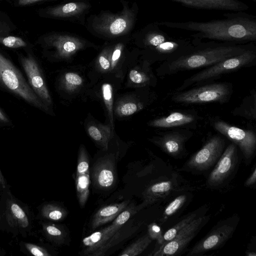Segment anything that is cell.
I'll list each match as a JSON object with an SVG mask.
<instances>
[{
  "instance_id": "cell-1",
  "label": "cell",
  "mask_w": 256,
  "mask_h": 256,
  "mask_svg": "<svg viewBox=\"0 0 256 256\" xmlns=\"http://www.w3.org/2000/svg\"><path fill=\"white\" fill-rule=\"evenodd\" d=\"M224 18L208 22H158L160 26L195 32L194 38L245 44L256 40V16L242 11L224 14Z\"/></svg>"
},
{
  "instance_id": "cell-2",
  "label": "cell",
  "mask_w": 256,
  "mask_h": 256,
  "mask_svg": "<svg viewBox=\"0 0 256 256\" xmlns=\"http://www.w3.org/2000/svg\"><path fill=\"white\" fill-rule=\"evenodd\" d=\"M250 46L251 44L214 40L202 43L201 40L194 38L188 48L170 64L169 70L176 72L214 65L240 54Z\"/></svg>"
},
{
  "instance_id": "cell-3",
  "label": "cell",
  "mask_w": 256,
  "mask_h": 256,
  "mask_svg": "<svg viewBox=\"0 0 256 256\" xmlns=\"http://www.w3.org/2000/svg\"><path fill=\"white\" fill-rule=\"evenodd\" d=\"M122 10L116 12L102 10L89 16L85 27L94 36L107 41L114 40L130 35L138 13V6L134 2L120 0Z\"/></svg>"
},
{
  "instance_id": "cell-4",
  "label": "cell",
  "mask_w": 256,
  "mask_h": 256,
  "mask_svg": "<svg viewBox=\"0 0 256 256\" xmlns=\"http://www.w3.org/2000/svg\"><path fill=\"white\" fill-rule=\"evenodd\" d=\"M158 22L148 24L130 34V40L139 48L152 55H178L190 44L186 38L170 36L162 30Z\"/></svg>"
},
{
  "instance_id": "cell-5",
  "label": "cell",
  "mask_w": 256,
  "mask_h": 256,
  "mask_svg": "<svg viewBox=\"0 0 256 256\" xmlns=\"http://www.w3.org/2000/svg\"><path fill=\"white\" fill-rule=\"evenodd\" d=\"M0 86L31 105L48 110L46 106L13 64L0 54Z\"/></svg>"
},
{
  "instance_id": "cell-6",
  "label": "cell",
  "mask_w": 256,
  "mask_h": 256,
  "mask_svg": "<svg viewBox=\"0 0 256 256\" xmlns=\"http://www.w3.org/2000/svg\"><path fill=\"white\" fill-rule=\"evenodd\" d=\"M239 221V216L234 214L218 222L206 235L190 248L187 256H198L220 248L232 237Z\"/></svg>"
},
{
  "instance_id": "cell-7",
  "label": "cell",
  "mask_w": 256,
  "mask_h": 256,
  "mask_svg": "<svg viewBox=\"0 0 256 256\" xmlns=\"http://www.w3.org/2000/svg\"><path fill=\"white\" fill-rule=\"evenodd\" d=\"M44 40L51 55L58 60H68L80 50L96 47L94 44L86 38L66 32H54L46 36Z\"/></svg>"
},
{
  "instance_id": "cell-8",
  "label": "cell",
  "mask_w": 256,
  "mask_h": 256,
  "mask_svg": "<svg viewBox=\"0 0 256 256\" xmlns=\"http://www.w3.org/2000/svg\"><path fill=\"white\" fill-rule=\"evenodd\" d=\"M224 145V140L221 137H212L178 170L200 174L210 170L220 157Z\"/></svg>"
},
{
  "instance_id": "cell-9",
  "label": "cell",
  "mask_w": 256,
  "mask_h": 256,
  "mask_svg": "<svg viewBox=\"0 0 256 256\" xmlns=\"http://www.w3.org/2000/svg\"><path fill=\"white\" fill-rule=\"evenodd\" d=\"M256 58V51L252 46L240 54L228 58L193 75L185 80L178 90H182L191 84L238 69L252 62Z\"/></svg>"
},
{
  "instance_id": "cell-10",
  "label": "cell",
  "mask_w": 256,
  "mask_h": 256,
  "mask_svg": "<svg viewBox=\"0 0 256 256\" xmlns=\"http://www.w3.org/2000/svg\"><path fill=\"white\" fill-rule=\"evenodd\" d=\"M210 215H204L195 218L181 230L172 240L158 246L149 255L169 256L180 254L210 220Z\"/></svg>"
},
{
  "instance_id": "cell-11",
  "label": "cell",
  "mask_w": 256,
  "mask_h": 256,
  "mask_svg": "<svg viewBox=\"0 0 256 256\" xmlns=\"http://www.w3.org/2000/svg\"><path fill=\"white\" fill-rule=\"evenodd\" d=\"M238 152L237 146L234 143L224 150L206 178V186L208 188L217 189L228 182L238 168Z\"/></svg>"
},
{
  "instance_id": "cell-12",
  "label": "cell",
  "mask_w": 256,
  "mask_h": 256,
  "mask_svg": "<svg viewBox=\"0 0 256 256\" xmlns=\"http://www.w3.org/2000/svg\"><path fill=\"white\" fill-rule=\"evenodd\" d=\"M230 94L229 86L224 83L208 84L175 94L172 100L179 103L224 102Z\"/></svg>"
},
{
  "instance_id": "cell-13",
  "label": "cell",
  "mask_w": 256,
  "mask_h": 256,
  "mask_svg": "<svg viewBox=\"0 0 256 256\" xmlns=\"http://www.w3.org/2000/svg\"><path fill=\"white\" fill-rule=\"evenodd\" d=\"M214 128L226 136L240 150L246 165L252 160L256 150V136L252 130H246L230 125L222 121L214 123Z\"/></svg>"
},
{
  "instance_id": "cell-14",
  "label": "cell",
  "mask_w": 256,
  "mask_h": 256,
  "mask_svg": "<svg viewBox=\"0 0 256 256\" xmlns=\"http://www.w3.org/2000/svg\"><path fill=\"white\" fill-rule=\"evenodd\" d=\"M138 212L137 207L132 205L128 206L127 208L114 220L110 225L84 238L82 240V242L85 248L82 254L86 256H90Z\"/></svg>"
},
{
  "instance_id": "cell-15",
  "label": "cell",
  "mask_w": 256,
  "mask_h": 256,
  "mask_svg": "<svg viewBox=\"0 0 256 256\" xmlns=\"http://www.w3.org/2000/svg\"><path fill=\"white\" fill-rule=\"evenodd\" d=\"M92 9L88 0H71L48 8L46 15L64 21L85 26L86 16Z\"/></svg>"
},
{
  "instance_id": "cell-16",
  "label": "cell",
  "mask_w": 256,
  "mask_h": 256,
  "mask_svg": "<svg viewBox=\"0 0 256 256\" xmlns=\"http://www.w3.org/2000/svg\"><path fill=\"white\" fill-rule=\"evenodd\" d=\"M20 62L28 78L29 84L37 96L48 107L52 100L40 69L35 59L31 56H22Z\"/></svg>"
},
{
  "instance_id": "cell-17",
  "label": "cell",
  "mask_w": 256,
  "mask_h": 256,
  "mask_svg": "<svg viewBox=\"0 0 256 256\" xmlns=\"http://www.w3.org/2000/svg\"><path fill=\"white\" fill-rule=\"evenodd\" d=\"M182 5L198 9L244 11L248 6L238 0H170Z\"/></svg>"
},
{
  "instance_id": "cell-18",
  "label": "cell",
  "mask_w": 256,
  "mask_h": 256,
  "mask_svg": "<svg viewBox=\"0 0 256 256\" xmlns=\"http://www.w3.org/2000/svg\"><path fill=\"white\" fill-rule=\"evenodd\" d=\"M187 138L179 132H171L150 140L163 152L174 158H180L185 152L184 144Z\"/></svg>"
},
{
  "instance_id": "cell-19",
  "label": "cell",
  "mask_w": 256,
  "mask_h": 256,
  "mask_svg": "<svg viewBox=\"0 0 256 256\" xmlns=\"http://www.w3.org/2000/svg\"><path fill=\"white\" fill-rule=\"evenodd\" d=\"M114 162L106 158L98 162L94 165L92 177L95 185L102 188L112 187L115 180Z\"/></svg>"
},
{
  "instance_id": "cell-20",
  "label": "cell",
  "mask_w": 256,
  "mask_h": 256,
  "mask_svg": "<svg viewBox=\"0 0 256 256\" xmlns=\"http://www.w3.org/2000/svg\"><path fill=\"white\" fill-rule=\"evenodd\" d=\"M176 181L170 180L160 181L150 185L144 193V202L137 206L139 211L148 204H152L160 198L168 195L176 189Z\"/></svg>"
},
{
  "instance_id": "cell-21",
  "label": "cell",
  "mask_w": 256,
  "mask_h": 256,
  "mask_svg": "<svg viewBox=\"0 0 256 256\" xmlns=\"http://www.w3.org/2000/svg\"><path fill=\"white\" fill-rule=\"evenodd\" d=\"M126 223L96 250L90 256H104L106 252L110 248L132 236L142 225L141 223H138L136 224H128L126 225Z\"/></svg>"
},
{
  "instance_id": "cell-22",
  "label": "cell",
  "mask_w": 256,
  "mask_h": 256,
  "mask_svg": "<svg viewBox=\"0 0 256 256\" xmlns=\"http://www.w3.org/2000/svg\"><path fill=\"white\" fill-rule=\"evenodd\" d=\"M129 200L113 204L104 206L98 210L92 217L91 228L96 230L100 226L114 220L128 206Z\"/></svg>"
},
{
  "instance_id": "cell-23",
  "label": "cell",
  "mask_w": 256,
  "mask_h": 256,
  "mask_svg": "<svg viewBox=\"0 0 256 256\" xmlns=\"http://www.w3.org/2000/svg\"><path fill=\"white\" fill-rule=\"evenodd\" d=\"M208 209V208L207 206L205 205L188 214L182 220L166 231L162 234L161 237L157 240V243L158 246L164 244L172 240L181 230L194 220L199 216L204 215Z\"/></svg>"
},
{
  "instance_id": "cell-24",
  "label": "cell",
  "mask_w": 256,
  "mask_h": 256,
  "mask_svg": "<svg viewBox=\"0 0 256 256\" xmlns=\"http://www.w3.org/2000/svg\"><path fill=\"white\" fill-rule=\"evenodd\" d=\"M113 129L110 125L92 122L87 126L89 136L104 150L108 148V143L113 136Z\"/></svg>"
},
{
  "instance_id": "cell-25",
  "label": "cell",
  "mask_w": 256,
  "mask_h": 256,
  "mask_svg": "<svg viewBox=\"0 0 256 256\" xmlns=\"http://www.w3.org/2000/svg\"><path fill=\"white\" fill-rule=\"evenodd\" d=\"M194 117L190 114L180 112H174L167 116L152 120L149 125L156 128H172L190 124L194 121Z\"/></svg>"
},
{
  "instance_id": "cell-26",
  "label": "cell",
  "mask_w": 256,
  "mask_h": 256,
  "mask_svg": "<svg viewBox=\"0 0 256 256\" xmlns=\"http://www.w3.org/2000/svg\"><path fill=\"white\" fill-rule=\"evenodd\" d=\"M7 215L8 222L12 226L26 228L28 226V220L25 212L18 204L12 201L8 204Z\"/></svg>"
},
{
  "instance_id": "cell-27",
  "label": "cell",
  "mask_w": 256,
  "mask_h": 256,
  "mask_svg": "<svg viewBox=\"0 0 256 256\" xmlns=\"http://www.w3.org/2000/svg\"><path fill=\"white\" fill-rule=\"evenodd\" d=\"M90 176L89 174L76 176V186L78 203L83 208L88 200L90 190Z\"/></svg>"
},
{
  "instance_id": "cell-28",
  "label": "cell",
  "mask_w": 256,
  "mask_h": 256,
  "mask_svg": "<svg viewBox=\"0 0 256 256\" xmlns=\"http://www.w3.org/2000/svg\"><path fill=\"white\" fill-rule=\"evenodd\" d=\"M188 194H184L179 196L171 202L164 209L160 222L163 224L169 218L177 213L183 206L186 204Z\"/></svg>"
},
{
  "instance_id": "cell-29",
  "label": "cell",
  "mask_w": 256,
  "mask_h": 256,
  "mask_svg": "<svg viewBox=\"0 0 256 256\" xmlns=\"http://www.w3.org/2000/svg\"><path fill=\"white\" fill-rule=\"evenodd\" d=\"M148 233L138 238L118 254L120 256H136L142 253L152 241Z\"/></svg>"
},
{
  "instance_id": "cell-30",
  "label": "cell",
  "mask_w": 256,
  "mask_h": 256,
  "mask_svg": "<svg viewBox=\"0 0 256 256\" xmlns=\"http://www.w3.org/2000/svg\"><path fill=\"white\" fill-rule=\"evenodd\" d=\"M41 212L44 218L52 221L62 220L67 214V212L64 208L53 204H45Z\"/></svg>"
},
{
  "instance_id": "cell-31",
  "label": "cell",
  "mask_w": 256,
  "mask_h": 256,
  "mask_svg": "<svg viewBox=\"0 0 256 256\" xmlns=\"http://www.w3.org/2000/svg\"><path fill=\"white\" fill-rule=\"evenodd\" d=\"M42 228L46 236L50 240L58 244L64 242L66 233L60 226L52 224H44Z\"/></svg>"
},
{
  "instance_id": "cell-32",
  "label": "cell",
  "mask_w": 256,
  "mask_h": 256,
  "mask_svg": "<svg viewBox=\"0 0 256 256\" xmlns=\"http://www.w3.org/2000/svg\"><path fill=\"white\" fill-rule=\"evenodd\" d=\"M102 96L110 120V126L114 130L113 119V89L112 85L108 83H104L102 87Z\"/></svg>"
},
{
  "instance_id": "cell-33",
  "label": "cell",
  "mask_w": 256,
  "mask_h": 256,
  "mask_svg": "<svg viewBox=\"0 0 256 256\" xmlns=\"http://www.w3.org/2000/svg\"><path fill=\"white\" fill-rule=\"evenodd\" d=\"M83 83L82 77L74 72L66 73L62 79L63 88L68 92H73L80 88Z\"/></svg>"
},
{
  "instance_id": "cell-34",
  "label": "cell",
  "mask_w": 256,
  "mask_h": 256,
  "mask_svg": "<svg viewBox=\"0 0 256 256\" xmlns=\"http://www.w3.org/2000/svg\"><path fill=\"white\" fill-rule=\"evenodd\" d=\"M111 48V42L106 41L104 47L99 54L96 64L98 68L102 72H108L110 71V52Z\"/></svg>"
},
{
  "instance_id": "cell-35",
  "label": "cell",
  "mask_w": 256,
  "mask_h": 256,
  "mask_svg": "<svg viewBox=\"0 0 256 256\" xmlns=\"http://www.w3.org/2000/svg\"><path fill=\"white\" fill-rule=\"evenodd\" d=\"M143 106L134 100H126L120 102L118 106L116 112L121 116L132 115L142 108Z\"/></svg>"
},
{
  "instance_id": "cell-36",
  "label": "cell",
  "mask_w": 256,
  "mask_h": 256,
  "mask_svg": "<svg viewBox=\"0 0 256 256\" xmlns=\"http://www.w3.org/2000/svg\"><path fill=\"white\" fill-rule=\"evenodd\" d=\"M76 168V176L84 174H90L89 158L83 145H81L79 148Z\"/></svg>"
},
{
  "instance_id": "cell-37",
  "label": "cell",
  "mask_w": 256,
  "mask_h": 256,
  "mask_svg": "<svg viewBox=\"0 0 256 256\" xmlns=\"http://www.w3.org/2000/svg\"><path fill=\"white\" fill-rule=\"evenodd\" d=\"M128 76L130 80L136 85H146L150 80L146 73L136 69L132 70L129 72Z\"/></svg>"
},
{
  "instance_id": "cell-38",
  "label": "cell",
  "mask_w": 256,
  "mask_h": 256,
  "mask_svg": "<svg viewBox=\"0 0 256 256\" xmlns=\"http://www.w3.org/2000/svg\"><path fill=\"white\" fill-rule=\"evenodd\" d=\"M2 42L4 46L10 48H18L26 46V42L22 39L14 36L4 38Z\"/></svg>"
},
{
  "instance_id": "cell-39",
  "label": "cell",
  "mask_w": 256,
  "mask_h": 256,
  "mask_svg": "<svg viewBox=\"0 0 256 256\" xmlns=\"http://www.w3.org/2000/svg\"><path fill=\"white\" fill-rule=\"evenodd\" d=\"M26 248L32 255L36 256H50V254L44 248L30 243L25 244Z\"/></svg>"
},
{
  "instance_id": "cell-40",
  "label": "cell",
  "mask_w": 256,
  "mask_h": 256,
  "mask_svg": "<svg viewBox=\"0 0 256 256\" xmlns=\"http://www.w3.org/2000/svg\"><path fill=\"white\" fill-rule=\"evenodd\" d=\"M148 233L153 240H157L162 236L160 228L154 224H152L148 226Z\"/></svg>"
},
{
  "instance_id": "cell-41",
  "label": "cell",
  "mask_w": 256,
  "mask_h": 256,
  "mask_svg": "<svg viewBox=\"0 0 256 256\" xmlns=\"http://www.w3.org/2000/svg\"><path fill=\"white\" fill-rule=\"evenodd\" d=\"M256 182V164L254 166L252 172L244 182V186L246 187L252 188L255 186Z\"/></svg>"
},
{
  "instance_id": "cell-42",
  "label": "cell",
  "mask_w": 256,
  "mask_h": 256,
  "mask_svg": "<svg viewBox=\"0 0 256 256\" xmlns=\"http://www.w3.org/2000/svg\"><path fill=\"white\" fill-rule=\"evenodd\" d=\"M18 3L21 6H26L34 4L36 2L43 1V0H17Z\"/></svg>"
},
{
  "instance_id": "cell-43",
  "label": "cell",
  "mask_w": 256,
  "mask_h": 256,
  "mask_svg": "<svg viewBox=\"0 0 256 256\" xmlns=\"http://www.w3.org/2000/svg\"><path fill=\"white\" fill-rule=\"evenodd\" d=\"M0 122L4 123H8L9 120L4 114V113L0 108Z\"/></svg>"
},
{
  "instance_id": "cell-44",
  "label": "cell",
  "mask_w": 256,
  "mask_h": 256,
  "mask_svg": "<svg viewBox=\"0 0 256 256\" xmlns=\"http://www.w3.org/2000/svg\"><path fill=\"white\" fill-rule=\"evenodd\" d=\"M0 184L4 188L6 187L5 180H4V178L2 173L0 170Z\"/></svg>"
},
{
  "instance_id": "cell-45",
  "label": "cell",
  "mask_w": 256,
  "mask_h": 256,
  "mask_svg": "<svg viewBox=\"0 0 256 256\" xmlns=\"http://www.w3.org/2000/svg\"><path fill=\"white\" fill-rule=\"evenodd\" d=\"M253 0V1H254V2H256V0Z\"/></svg>"
}]
</instances>
